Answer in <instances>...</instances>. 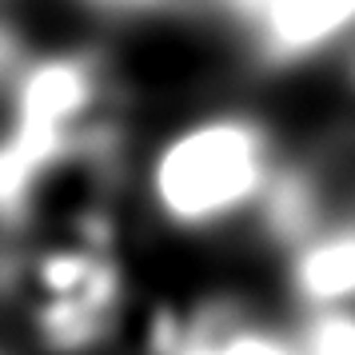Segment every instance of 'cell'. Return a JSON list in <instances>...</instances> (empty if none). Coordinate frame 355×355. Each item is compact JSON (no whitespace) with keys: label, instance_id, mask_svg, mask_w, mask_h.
<instances>
[{"label":"cell","instance_id":"obj_9","mask_svg":"<svg viewBox=\"0 0 355 355\" xmlns=\"http://www.w3.org/2000/svg\"><path fill=\"white\" fill-rule=\"evenodd\" d=\"M347 80H352V92H355V49H352V56H347Z\"/></svg>","mask_w":355,"mask_h":355},{"label":"cell","instance_id":"obj_1","mask_svg":"<svg viewBox=\"0 0 355 355\" xmlns=\"http://www.w3.org/2000/svg\"><path fill=\"white\" fill-rule=\"evenodd\" d=\"M275 124L248 104H204L164 124L132 164L136 208L172 240H220L256 224L288 164Z\"/></svg>","mask_w":355,"mask_h":355},{"label":"cell","instance_id":"obj_7","mask_svg":"<svg viewBox=\"0 0 355 355\" xmlns=\"http://www.w3.org/2000/svg\"><path fill=\"white\" fill-rule=\"evenodd\" d=\"M33 36L24 33V24L17 20V12H8V4H0V96L8 92L12 76L20 72V64L33 52Z\"/></svg>","mask_w":355,"mask_h":355},{"label":"cell","instance_id":"obj_8","mask_svg":"<svg viewBox=\"0 0 355 355\" xmlns=\"http://www.w3.org/2000/svg\"><path fill=\"white\" fill-rule=\"evenodd\" d=\"M184 4V12H192V8H211V0H180Z\"/></svg>","mask_w":355,"mask_h":355},{"label":"cell","instance_id":"obj_10","mask_svg":"<svg viewBox=\"0 0 355 355\" xmlns=\"http://www.w3.org/2000/svg\"><path fill=\"white\" fill-rule=\"evenodd\" d=\"M0 355H12V352H8V347H0Z\"/></svg>","mask_w":355,"mask_h":355},{"label":"cell","instance_id":"obj_4","mask_svg":"<svg viewBox=\"0 0 355 355\" xmlns=\"http://www.w3.org/2000/svg\"><path fill=\"white\" fill-rule=\"evenodd\" d=\"M211 12L268 72H295L355 49V0H211Z\"/></svg>","mask_w":355,"mask_h":355},{"label":"cell","instance_id":"obj_6","mask_svg":"<svg viewBox=\"0 0 355 355\" xmlns=\"http://www.w3.org/2000/svg\"><path fill=\"white\" fill-rule=\"evenodd\" d=\"M300 355H355V307L291 311Z\"/></svg>","mask_w":355,"mask_h":355},{"label":"cell","instance_id":"obj_5","mask_svg":"<svg viewBox=\"0 0 355 355\" xmlns=\"http://www.w3.org/2000/svg\"><path fill=\"white\" fill-rule=\"evenodd\" d=\"M279 275L291 311L355 307V192L336 196L320 224L279 252Z\"/></svg>","mask_w":355,"mask_h":355},{"label":"cell","instance_id":"obj_3","mask_svg":"<svg viewBox=\"0 0 355 355\" xmlns=\"http://www.w3.org/2000/svg\"><path fill=\"white\" fill-rule=\"evenodd\" d=\"M140 355H300L291 315H268L243 291H200L144 311Z\"/></svg>","mask_w":355,"mask_h":355},{"label":"cell","instance_id":"obj_2","mask_svg":"<svg viewBox=\"0 0 355 355\" xmlns=\"http://www.w3.org/2000/svg\"><path fill=\"white\" fill-rule=\"evenodd\" d=\"M4 307L36 355H104L132 323L124 248L80 232H28L17 248Z\"/></svg>","mask_w":355,"mask_h":355}]
</instances>
